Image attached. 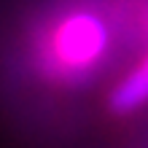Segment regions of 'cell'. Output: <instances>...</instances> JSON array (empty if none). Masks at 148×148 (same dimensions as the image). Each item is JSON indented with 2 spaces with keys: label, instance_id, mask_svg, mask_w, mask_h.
Here are the masks:
<instances>
[{
  "label": "cell",
  "instance_id": "obj_1",
  "mask_svg": "<svg viewBox=\"0 0 148 148\" xmlns=\"http://www.w3.org/2000/svg\"><path fill=\"white\" fill-rule=\"evenodd\" d=\"M108 49V27L94 14H70L54 27L49 38V54L54 57L57 67L89 70Z\"/></svg>",
  "mask_w": 148,
  "mask_h": 148
},
{
  "label": "cell",
  "instance_id": "obj_2",
  "mask_svg": "<svg viewBox=\"0 0 148 148\" xmlns=\"http://www.w3.org/2000/svg\"><path fill=\"white\" fill-rule=\"evenodd\" d=\"M148 102V57L135 67L129 75H124L116 89L110 92V110L113 113H132Z\"/></svg>",
  "mask_w": 148,
  "mask_h": 148
}]
</instances>
